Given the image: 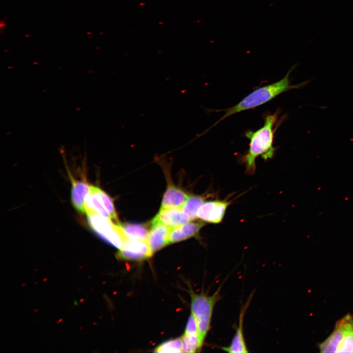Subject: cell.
<instances>
[{
  "instance_id": "cell-1",
  "label": "cell",
  "mask_w": 353,
  "mask_h": 353,
  "mask_svg": "<svg viewBox=\"0 0 353 353\" xmlns=\"http://www.w3.org/2000/svg\"><path fill=\"white\" fill-rule=\"evenodd\" d=\"M280 110L277 109L274 113L267 112L263 115V126L253 131L248 130L245 136L250 140L249 149L247 152L240 157L241 162L245 164L246 172L252 175L255 172L256 159L260 156L265 161L272 158L276 149L273 146L275 132L286 119L284 115L278 120Z\"/></svg>"
},
{
  "instance_id": "cell-2",
  "label": "cell",
  "mask_w": 353,
  "mask_h": 353,
  "mask_svg": "<svg viewBox=\"0 0 353 353\" xmlns=\"http://www.w3.org/2000/svg\"><path fill=\"white\" fill-rule=\"evenodd\" d=\"M295 67V65L292 67L285 76L279 80L255 89L235 105L223 110L225 111V114L211 127L233 114L259 106L291 89H300L305 86L310 80L296 85L290 84L289 76Z\"/></svg>"
},
{
  "instance_id": "cell-3",
  "label": "cell",
  "mask_w": 353,
  "mask_h": 353,
  "mask_svg": "<svg viewBox=\"0 0 353 353\" xmlns=\"http://www.w3.org/2000/svg\"><path fill=\"white\" fill-rule=\"evenodd\" d=\"M221 287L212 295L204 293H196L189 290L191 297V314L194 317L198 328L200 343L202 348L211 327L213 309L221 298Z\"/></svg>"
},
{
  "instance_id": "cell-4",
  "label": "cell",
  "mask_w": 353,
  "mask_h": 353,
  "mask_svg": "<svg viewBox=\"0 0 353 353\" xmlns=\"http://www.w3.org/2000/svg\"><path fill=\"white\" fill-rule=\"evenodd\" d=\"M91 228L105 241L119 249L128 239L122 225L114 223L111 219L95 212L86 213Z\"/></svg>"
},
{
  "instance_id": "cell-5",
  "label": "cell",
  "mask_w": 353,
  "mask_h": 353,
  "mask_svg": "<svg viewBox=\"0 0 353 353\" xmlns=\"http://www.w3.org/2000/svg\"><path fill=\"white\" fill-rule=\"evenodd\" d=\"M118 250L117 257L124 260L142 261L153 254L147 240L128 238Z\"/></svg>"
},
{
  "instance_id": "cell-6",
  "label": "cell",
  "mask_w": 353,
  "mask_h": 353,
  "mask_svg": "<svg viewBox=\"0 0 353 353\" xmlns=\"http://www.w3.org/2000/svg\"><path fill=\"white\" fill-rule=\"evenodd\" d=\"M353 328V318L350 315L338 321L333 332L319 345L322 353H337L346 334Z\"/></svg>"
},
{
  "instance_id": "cell-7",
  "label": "cell",
  "mask_w": 353,
  "mask_h": 353,
  "mask_svg": "<svg viewBox=\"0 0 353 353\" xmlns=\"http://www.w3.org/2000/svg\"><path fill=\"white\" fill-rule=\"evenodd\" d=\"M231 202L227 200L204 202L198 211V218L208 223L219 224L223 221Z\"/></svg>"
},
{
  "instance_id": "cell-8",
  "label": "cell",
  "mask_w": 353,
  "mask_h": 353,
  "mask_svg": "<svg viewBox=\"0 0 353 353\" xmlns=\"http://www.w3.org/2000/svg\"><path fill=\"white\" fill-rule=\"evenodd\" d=\"M191 221L189 216L179 207L160 209L152 222L159 223L171 228L187 223Z\"/></svg>"
},
{
  "instance_id": "cell-9",
  "label": "cell",
  "mask_w": 353,
  "mask_h": 353,
  "mask_svg": "<svg viewBox=\"0 0 353 353\" xmlns=\"http://www.w3.org/2000/svg\"><path fill=\"white\" fill-rule=\"evenodd\" d=\"M171 227L159 223L152 222L147 242L152 254L169 244Z\"/></svg>"
},
{
  "instance_id": "cell-10",
  "label": "cell",
  "mask_w": 353,
  "mask_h": 353,
  "mask_svg": "<svg viewBox=\"0 0 353 353\" xmlns=\"http://www.w3.org/2000/svg\"><path fill=\"white\" fill-rule=\"evenodd\" d=\"M252 295V294L250 295L246 303L242 306L239 316L238 326L231 343L227 347H222L221 348L222 350L230 353H245L249 352L244 336L243 323L245 312L249 305Z\"/></svg>"
},
{
  "instance_id": "cell-11",
  "label": "cell",
  "mask_w": 353,
  "mask_h": 353,
  "mask_svg": "<svg viewBox=\"0 0 353 353\" xmlns=\"http://www.w3.org/2000/svg\"><path fill=\"white\" fill-rule=\"evenodd\" d=\"M203 222H188L172 227L169 235V243H175L191 237H199L200 230L204 226Z\"/></svg>"
},
{
  "instance_id": "cell-12",
  "label": "cell",
  "mask_w": 353,
  "mask_h": 353,
  "mask_svg": "<svg viewBox=\"0 0 353 353\" xmlns=\"http://www.w3.org/2000/svg\"><path fill=\"white\" fill-rule=\"evenodd\" d=\"M72 186L71 202L75 208L78 212L85 213L84 203L86 198L90 190V185L86 181L74 178L69 173Z\"/></svg>"
},
{
  "instance_id": "cell-13",
  "label": "cell",
  "mask_w": 353,
  "mask_h": 353,
  "mask_svg": "<svg viewBox=\"0 0 353 353\" xmlns=\"http://www.w3.org/2000/svg\"><path fill=\"white\" fill-rule=\"evenodd\" d=\"M189 195L173 184L168 183L164 194L160 209L181 208Z\"/></svg>"
},
{
  "instance_id": "cell-14",
  "label": "cell",
  "mask_w": 353,
  "mask_h": 353,
  "mask_svg": "<svg viewBox=\"0 0 353 353\" xmlns=\"http://www.w3.org/2000/svg\"><path fill=\"white\" fill-rule=\"evenodd\" d=\"M90 191L107 210L111 218L119 223L117 214L111 198L104 191L96 186L90 185Z\"/></svg>"
},
{
  "instance_id": "cell-15",
  "label": "cell",
  "mask_w": 353,
  "mask_h": 353,
  "mask_svg": "<svg viewBox=\"0 0 353 353\" xmlns=\"http://www.w3.org/2000/svg\"><path fill=\"white\" fill-rule=\"evenodd\" d=\"M205 196H189L181 208L189 216L191 221L198 218V211L205 201Z\"/></svg>"
},
{
  "instance_id": "cell-16",
  "label": "cell",
  "mask_w": 353,
  "mask_h": 353,
  "mask_svg": "<svg viewBox=\"0 0 353 353\" xmlns=\"http://www.w3.org/2000/svg\"><path fill=\"white\" fill-rule=\"evenodd\" d=\"M122 226L128 238L147 240L150 230L146 225L125 223Z\"/></svg>"
},
{
  "instance_id": "cell-17",
  "label": "cell",
  "mask_w": 353,
  "mask_h": 353,
  "mask_svg": "<svg viewBox=\"0 0 353 353\" xmlns=\"http://www.w3.org/2000/svg\"><path fill=\"white\" fill-rule=\"evenodd\" d=\"M85 213L95 212L107 218H111L110 215L99 201L95 195L90 191L87 195L84 203Z\"/></svg>"
},
{
  "instance_id": "cell-18",
  "label": "cell",
  "mask_w": 353,
  "mask_h": 353,
  "mask_svg": "<svg viewBox=\"0 0 353 353\" xmlns=\"http://www.w3.org/2000/svg\"><path fill=\"white\" fill-rule=\"evenodd\" d=\"M182 339V353H192L200 352L202 347L199 335L184 334Z\"/></svg>"
},
{
  "instance_id": "cell-19",
  "label": "cell",
  "mask_w": 353,
  "mask_h": 353,
  "mask_svg": "<svg viewBox=\"0 0 353 353\" xmlns=\"http://www.w3.org/2000/svg\"><path fill=\"white\" fill-rule=\"evenodd\" d=\"M153 352L160 353H182L181 337L165 341L157 346Z\"/></svg>"
},
{
  "instance_id": "cell-20",
  "label": "cell",
  "mask_w": 353,
  "mask_h": 353,
  "mask_svg": "<svg viewBox=\"0 0 353 353\" xmlns=\"http://www.w3.org/2000/svg\"><path fill=\"white\" fill-rule=\"evenodd\" d=\"M337 353H353V328L346 334Z\"/></svg>"
},
{
  "instance_id": "cell-21",
  "label": "cell",
  "mask_w": 353,
  "mask_h": 353,
  "mask_svg": "<svg viewBox=\"0 0 353 353\" xmlns=\"http://www.w3.org/2000/svg\"><path fill=\"white\" fill-rule=\"evenodd\" d=\"M184 334L199 335L197 324L194 317L192 314L190 315L188 319Z\"/></svg>"
}]
</instances>
